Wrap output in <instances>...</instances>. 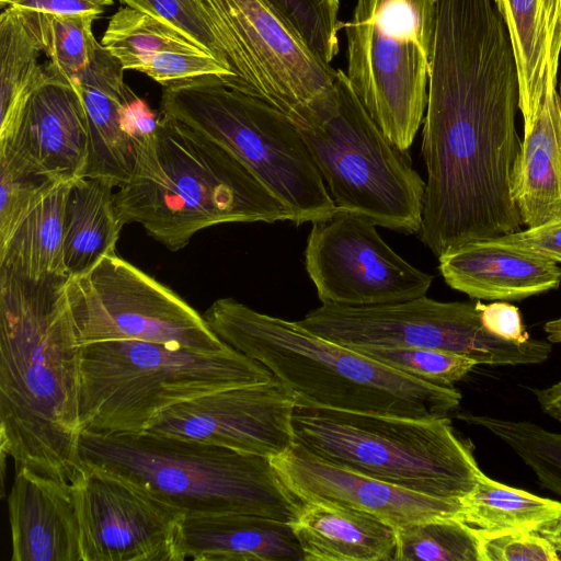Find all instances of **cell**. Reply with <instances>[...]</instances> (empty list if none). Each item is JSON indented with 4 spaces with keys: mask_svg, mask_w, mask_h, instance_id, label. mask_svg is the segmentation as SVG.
<instances>
[{
    "mask_svg": "<svg viewBox=\"0 0 561 561\" xmlns=\"http://www.w3.org/2000/svg\"><path fill=\"white\" fill-rule=\"evenodd\" d=\"M558 93H559V98H560V102H561V78H560V81H559V84H558Z\"/></svg>",
    "mask_w": 561,
    "mask_h": 561,
    "instance_id": "obj_46",
    "label": "cell"
},
{
    "mask_svg": "<svg viewBox=\"0 0 561 561\" xmlns=\"http://www.w3.org/2000/svg\"><path fill=\"white\" fill-rule=\"evenodd\" d=\"M539 534L553 545L561 560V518Z\"/></svg>",
    "mask_w": 561,
    "mask_h": 561,
    "instance_id": "obj_44",
    "label": "cell"
},
{
    "mask_svg": "<svg viewBox=\"0 0 561 561\" xmlns=\"http://www.w3.org/2000/svg\"><path fill=\"white\" fill-rule=\"evenodd\" d=\"M233 73L224 84L264 101L293 122L333 90L325 62L268 0H203Z\"/></svg>",
    "mask_w": 561,
    "mask_h": 561,
    "instance_id": "obj_11",
    "label": "cell"
},
{
    "mask_svg": "<svg viewBox=\"0 0 561 561\" xmlns=\"http://www.w3.org/2000/svg\"><path fill=\"white\" fill-rule=\"evenodd\" d=\"M119 1L178 30L229 68L225 50L203 0Z\"/></svg>",
    "mask_w": 561,
    "mask_h": 561,
    "instance_id": "obj_34",
    "label": "cell"
},
{
    "mask_svg": "<svg viewBox=\"0 0 561 561\" xmlns=\"http://www.w3.org/2000/svg\"><path fill=\"white\" fill-rule=\"evenodd\" d=\"M540 4L547 34V79L557 82L559 57L561 53V20L559 0H540Z\"/></svg>",
    "mask_w": 561,
    "mask_h": 561,
    "instance_id": "obj_42",
    "label": "cell"
},
{
    "mask_svg": "<svg viewBox=\"0 0 561 561\" xmlns=\"http://www.w3.org/2000/svg\"><path fill=\"white\" fill-rule=\"evenodd\" d=\"M560 20H561V0H559Z\"/></svg>",
    "mask_w": 561,
    "mask_h": 561,
    "instance_id": "obj_47",
    "label": "cell"
},
{
    "mask_svg": "<svg viewBox=\"0 0 561 561\" xmlns=\"http://www.w3.org/2000/svg\"><path fill=\"white\" fill-rule=\"evenodd\" d=\"M535 394L543 413L561 424V381L543 389H537Z\"/></svg>",
    "mask_w": 561,
    "mask_h": 561,
    "instance_id": "obj_43",
    "label": "cell"
},
{
    "mask_svg": "<svg viewBox=\"0 0 561 561\" xmlns=\"http://www.w3.org/2000/svg\"><path fill=\"white\" fill-rule=\"evenodd\" d=\"M293 431L295 444L325 462L430 496L461 499L482 473L447 416L295 407Z\"/></svg>",
    "mask_w": 561,
    "mask_h": 561,
    "instance_id": "obj_7",
    "label": "cell"
},
{
    "mask_svg": "<svg viewBox=\"0 0 561 561\" xmlns=\"http://www.w3.org/2000/svg\"><path fill=\"white\" fill-rule=\"evenodd\" d=\"M114 202L123 225H141L171 251L215 225L294 221L233 154L162 112L142 137L134 174Z\"/></svg>",
    "mask_w": 561,
    "mask_h": 561,
    "instance_id": "obj_4",
    "label": "cell"
},
{
    "mask_svg": "<svg viewBox=\"0 0 561 561\" xmlns=\"http://www.w3.org/2000/svg\"><path fill=\"white\" fill-rule=\"evenodd\" d=\"M519 85L493 0H437L422 130L421 241L438 257L523 225L512 193Z\"/></svg>",
    "mask_w": 561,
    "mask_h": 561,
    "instance_id": "obj_1",
    "label": "cell"
},
{
    "mask_svg": "<svg viewBox=\"0 0 561 561\" xmlns=\"http://www.w3.org/2000/svg\"><path fill=\"white\" fill-rule=\"evenodd\" d=\"M289 525L304 561L394 560L396 527L366 512L305 502Z\"/></svg>",
    "mask_w": 561,
    "mask_h": 561,
    "instance_id": "obj_23",
    "label": "cell"
},
{
    "mask_svg": "<svg viewBox=\"0 0 561 561\" xmlns=\"http://www.w3.org/2000/svg\"><path fill=\"white\" fill-rule=\"evenodd\" d=\"M295 407L275 379L182 402L163 411L146 431L272 458L295 443Z\"/></svg>",
    "mask_w": 561,
    "mask_h": 561,
    "instance_id": "obj_15",
    "label": "cell"
},
{
    "mask_svg": "<svg viewBox=\"0 0 561 561\" xmlns=\"http://www.w3.org/2000/svg\"><path fill=\"white\" fill-rule=\"evenodd\" d=\"M271 462L302 503L323 502L363 511L396 528L434 518L462 520L461 499L430 496L331 465L295 443Z\"/></svg>",
    "mask_w": 561,
    "mask_h": 561,
    "instance_id": "obj_18",
    "label": "cell"
},
{
    "mask_svg": "<svg viewBox=\"0 0 561 561\" xmlns=\"http://www.w3.org/2000/svg\"><path fill=\"white\" fill-rule=\"evenodd\" d=\"M82 561H184L183 511L148 488L82 465L71 482Z\"/></svg>",
    "mask_w": 561,
    "mask_h": 561,
    "instance_id": "obj_13",
    "label": "cell"
},
{
    "mask_svg": "<svg viewBox=\"0 0 561 561\" xmlns=\"http://www.w3.org/2000/svg\"><path fill=\"white\" fill-rule=\"evenodd\" d=\"M299 31L311 48L328 64L340 51V0H268Z\"/></svg>",
    "mask_w": 561,
    "mask_h": 561,
    "instance_id": "obj_36",
    "label": "cell"
},
{
    "mask_svg": "<svg viewBox=\"0 0 561 561\" xmlns=\"http://www.w3.org/2000/svg\"><path fill=\"white\" fill-rule=\"evenodd\" d=\"M65 295L81 345L144 341L196 352L229 346L175 291L116 253L69 277Z\"/></svg>",
    "mask_w": 561,
    "mask_h": 561,
    "instance_id": "obj_12",
    "label": "cell"
},
{
    "mask_svg": "<svg viewBox=\"0 0 561 561\" xmlns=\"http://www.w3.org/2000/svg\"><path fill=\"white\" fill-rule=\"evenodd\" d=\"M275 379L261 363L230 345L217 352H196L144 341L83 344L82 432L139 433L182 402Z\"/></svg>",
    "mask_w": 561,
    "mask_h": 561,
    "instance_id": "obj_6",
    "label": "cell"
},
{
    "mask_svg": "<svg viewBox=\"0 0 561 561\" xmlns=\"http://www.w3.org/2000/svg\"><path fill=\"white\" fill-rule=\"evenodd\" d=\"M82 465L126 477L186 515L251 514L290 523L302 502L271 458L183 437L83 431Z\"/></svg>",
    "mask_w": 561,
    "mask_h": 561,
    "instance_id": "obj_5",
    "label": "cell"
},
{
    "mask_svg": "<svg viewBox=\"0 0 561 561\" xmlns=\"http://www.w3.org/2000/svg\"><path fill=\"white\" fill-rule=\"evenodd\" d=\"M101 44L124 70L134 71L163 50H203L178 30L127 5L111 16Z\"/></svg>",
    "mask_w": 561,
    "mask_h": 561,
    "instance_id": "obj_29",
    "label": "cell"
},
{
    "mask_svg": "<svg viewBox=\"0 0 561 561\" xmlns=\"http://www.w3.org/2000/svg\"><path fill=\"white\" fill-rule=\"evenodd\" d=\"M376 225L337 210L312 222L305 266L322 304L376 306L425 296L433 275L396 253Z\"/></svg>",
    "mask_w": 561,
    "mask_h": 561,
    "instance_id": "obj_14",
    "label": "cell"
},
{
    "mask_svg": "<svg viewBox=\"0 0 561 561\" xmlns=\"http://www.w3.org/2000/svg\"><path fill=\"white\" fill-rule=\"evenodd\" d=\"M203 317L225 343L266 367L296 407L436 419L461 400L455 387L415 379L233 298L215 300Z\"/></svg>",
    "mask_w": 561,
    "mask_h": 561,
    "instance_id": "obj_3",
    "label": "cell"
},
{
    "mask_svg": "<svg viewBox=\"0 0 561 561\" xmlns=\"http://www.w3.org/2000/svg\"><path fill=\"white\" fill-rule=\"evenodd\" d=\"M138 72L163 87L209 76L225 83L233 77L229 68L204 50H163L150 57Z\"/></svg>",
    "mask_w": 561,
    "mask_h": 561,
    "instance_id": "obj_37",
    "label": "cell"
},
{
    "mask_svg": "<svg viewBox=\"0 0 561 561\" xmlns=\"http://www.w3.org/2000/svg\"><path fill=\"white\" fill-rule=\"evenodd\" d=\"M68 183H58L0 245V267L30 279L68 277L64 263V204Z\"/></svg>",
    "mask_w": 561,
    "mask_h": 561,
    "instance_id": "obj_26",
    "label": "cell"
},
{
    "mask_svg": "<svg viewBox=\"0 0 561 561\" xmlns=\"http://www.w3.org/2000/svg\"><path fill=\"white\" fill-rule=\"evenodd\" d=\"M461 503L462 522L485 530L539 534L561 518V502L505 485L483 472Z\"/></svg>",
    "mask_w": 561,
    "mask_h": 561,
    "instance_id": "obj_28",
    "label": "cell"
},
{
    "mask_svg": "<svg viewBox=\"0 0 561 561\" xmlns=\"http://www.w3.org/2000/svg\"><path fill=\"white\" fill-rule=\"evenodd\" d=\"M512 193L527 228L561 220V102L557 82L547 90L512 173Z\"/></svg>",
    "mask_w": 561,
    "mask_h": 561,
    "instance_id": "obj_22",
    "label": "cell"
},
{
    "mask_svg": "<svg viewBox=\"0 0 561 561\" xmlns=\"http://www.w3.org/2000/svg\"><path fill=\"white\" fill-rule=\"evenodd\" d=\"M543 330L547 333V339L551 343L561 342V318L548 321L543 325Z\"/></svg>",
    "mask_w": 561,
    "mask_h": 561,
    "instance_id": "obj_45",
    "label": "cell"
},
{
    "mask_svg": "<svg viewBox=\"0 0 561 561\" xmlns=\"http://www.w3.org/2000/svg\"><path fill=\"white\" fill-rule=\"evenodd\" d=\"M181 548L196 561H304L287 522L251 514L186 515Z\"/></svg>",
    "mask_w": 561,
    "mask_h": 561,
    "instance_id": "obj_21",
    "label": "cell"
},
{
    "mask_svg": "<svg viewBox=\"0 0 561 561\" xmlns=\"http://www.w3.org/2000/svg\"><path fill=\"white\" fill-rule=\"evenodd\" d=\"M340 211L419 233L425 182L368 114L337 69L325 100L294 122Z\"/></svg>",
    "mask_w": 561,
    "mask_h": 561,
    "instance_id": "obj_9",
    "label": "cell"
},
{
    "mask_svg": "<svg viewBox=\"0 0 561 561\" xmlns=\"http://www.w3.org/2000/svg\"><path fill=\"white\" fill-rule=\"evenodd\" d=\"M58 183L0 158V245Z\"/></svg>",
    "mask_w": 561,
    "mask_h": 561,
    "instance_id": "obj_35",
    "label": "cell"
},
{
    "mask_svg": "<svg viewBox=\"0 0 561 561\" xmlns=\"http://www.w3.org/2000/svg\"><path fill=\"white\" fill-rule=\"evenodd\" d=\"M458 419L484 427L511 447L536 473L539 483L561 496V434L527 421L462 413Z\"/></svg>",
    "mask_w": 561,
    "mask_h": 561,
    "instance_id": "obj_31",
    "label": "cell"
},
{
    "mask_svg": "<svg viewBox=\"0 0 561 561\" xmlns=\"http://www.w3.org/2000/svg\"><path fill=\"white\" fill-rule=\"evenodd\" d=\"M297 322L346 347L436 348L477 364H539L552 351L541 340L511 342L491 334L481 323L476 302H445L426 295L376 306L322 304Z\"/></svg>",
    "mask_w": 561,
    "mask_h": 561,
    "instance_id": "obj_10",
    "label": "cell"
},
{
    "mask_svg": "<svg viewBox=\"0 0 561 561\" xmlns=\"http://www.w3.org/2000/svg\"><path fill=\"white\" fill-rule=\"evenodd\" d=\"M438 270L449 287L479 300H520L557 289L561 283L557 262L489 240L442 254Z\"/></svg>",
    "mask_w": 561,
    "mask_h": 561,
    "instance_id": "obj_20",
    "label": "cell"
},
{
    "mask_svg": "<svg viewBox=\"0 0 561 561\" xmlns=\"http://www.w3.org/2000/svg\"><path fill=\"white\" fill-rule=\"evenodd\" d=\"M115 186L99 178L68 183L64 204V263L68 277L91 270L114 254L123 228L114 202Z\"/></svg>",
    "mask_w": 561,
    "mask_h": 561,
    "instance_id": "obj_24",
    "label": "cell"
},
{
    "mask_svg": "<svg viewBox=\"0 0 561 561\" xmlns=\"http://www.w3.org/2000/svg\"><path fill=\"white\" fill-rule=\"evenodd\" d=\"M68 278L30 279L0 267V449L14 471L71 483L82 469V345Z\"/></svg>",
    "mask_w": 561,
    "mask_h": 561,
    "instance_id": "obj_2",
    "label": "cell"
},
{
    "mask_svg": "<svg viewBox=\"0 0 561 561\" xmlns=\"http://www.w3.org/2000/svg\"><path fill=\"white\" fill-rule=\"evenodd\" d=\"M161 112L233 154L291 211L294 224L337 211L298 128L264 101L209 76L164 87Z\"/></svg>",
    "mask_w": 561,
    "mask_h": 561,
    "instance_id": "obj_8",
    "label": "cell"
},
{
    "mask_svg": "<svg viewBox=\"0 0 561 561\" xmlns=\"http://www.w3.org/2000/svg\"><path fill=\"white\" fill-rule=\"evenodd\" d=\"M43 53L48 62L72 80L94 61L100 44L92 32L98 16L92 14H39Z\"/></svg>",
    "mask_w": 561,
    "mask_h": 561,
    "instance_id": "obj_32",
    "label": "cell"
},
{
    "mask_svg": "<svg viewBox=\"0 0 561 561\" xmlns=\"http://www.w3.org/2000/svg\"><path fill=\"white\" fill-rule=\"evenodd\" d=\"M114 0H0V8L39 14H92L100 16Z\"/></svg>",
    "mask_w": 561,
    "mask_h": 561,
    "instance_id": "obj_41",
    "label": "cell"
},
{
    "mask_svg": "<svg viewBox=\"0 0 561 561\" xmlns=\"http://www.w3.org/2000/svg\"><path fill=\"white\" fill-rule=\"evenodd\" d=\"M481 323L491 334L511 342H525L529 335L524 327L519 309L504 300L483 304L476 301Z\"/></svg>",
    "mask_w": 561,
    "mask_h": 561,
    "instance_id": "obj_40",
    "label": "cell"
},
{
    "mask_svg": "<svg viewBox=\"0 0 561 561\" xmlns=\"http://www.w3.org/2000/svg\"><path fill=\"white\" fill-rule=\"evenodd\" d=\"M123 72L118 60L100 44L93 64L70 80L88 118L89 152L83 176L103 179L115 187L130 181L139 144L159 116L125 83Z\"/></svg>",
    "mask_w": 561,
    "mask_h": 561,
    "instance_id": "obj_17",
    "label": "cell"
},
{
    "mask_svg": "<svg viewBox=\"0 0 561 561\" xmlns=\"http://www.w3.org/2000/svg\"><path fill=\"white\" fill-rule=\"evenodd\" d=\"M13 133L0 141V158L56 182L84 175L89 128L81 96L49 62Z\"/></svg>",
    "mask_w": 561,
    "mask_h": 561,
    "instance_id": "obj_16",
    "label": "cell"
},
{
    "mask_svg": "<svg viewBox=\"0 0 561 561\" xmlns=\"http://www.w3.org/2000/svg\"><path fill=\"white\" fill-rule=\"evenodd\" d=\"M39 25L33 12L11 8L0 14V141L15 129L23 110L46 77Z\"/></svg>",
    "mask_w": 561,
    "mask_h": 561,
    "instance_id": "obj_25",
    "label": "cell"
},
{
    "mask_svg": "<svg viewBox=\"0 0 561 561\" xmlns=\"http://www.w3.org/2000/svg\"><path fill=\"white\" fill-rule=\"evenodd\" d=\"M481 561H558L553 545L542 535L526 530L478 528Z\"/></svg>",
    "mask_w": 561,
    "mask_h": 561,
    "instance_id": "obj_38",
    "label": "cell"
},
{
    "mask_svg": "<svg viewBox=\"0 0 561 561\" xmlns=\"http://www.w3.org/2000/svg\"><path fill=\"white\" fill-rule=\"evenodd\" d=\"M489 241L537 253L554 262H561V220L529 227Z\"/></svg>",
    "mask_w": 561,
    "mask_h": 561,
    "instance_id": "obj_39",
    "label": "cell"
},
{
    "mask_svg": "<svg viewBox=\"0 0 561 561\" xmlns=\"http://www.w3.org/2000/svg\"><path fill=\"white\" fill-rule=\"evenodd\" d=\"M394 561H481L478 528L458 518H434L396 528Z\"/></svg>",
    "mask_w": 561,
    "mask_h": 561,
    "instance_id": "obj_30",
    "label": "cell"
},
{
    "mask_svg": "<svg viewBox=\"0 0 561 561\" xmlns=\"http://www.w3.org/2000/svg\"><path fill=\"white\" fill-rule=\"evenodd\" d=\"M511 39L519 85L524 135L547 90L548 49L540 0H493Z\"/></svg>",
    "mask_w": 561,
    "mask_h": 561,
    "instance_id": "obj_27",
    "label": "cell"
},
{
    "mask_svg": "<svg viewBox=\"0 0 561 561\" xmlns=\"http://www.w3.org/2000/svg\"><path fill=\"white\" fill-rule=\"evenodd\" d=\"M373 360L415 379L440 386L454 387L476 365L474 360L456 353L427 347H350Z\"/></svg>",
    "mask_w": 561,
    "mask_h": 561,
    "instance_id": "obj_33",
    "label": "cell"
},
{
    "mask_svg": "<svg viewBox=\"0 0 561 561\" xmlns=\"http://www.w3.org/2000/svg\"><path fill=\"white\" fill-rule=\"evenodd\" d=\"M8 506L12 561H82L71 483L20 468Z\"/></svg>",
    "mask_w": 561,
    "mask_h": 561,
    "instance_id": "obj_19",
    "label": "cell"
}]
</instances>
